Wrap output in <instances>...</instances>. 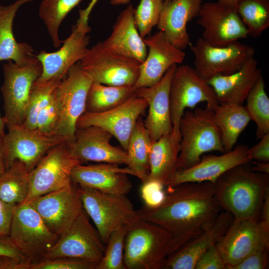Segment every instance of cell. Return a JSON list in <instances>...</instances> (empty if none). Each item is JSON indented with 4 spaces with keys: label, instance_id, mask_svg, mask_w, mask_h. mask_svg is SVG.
<instances>
[{
    "label": "cell",
    "instance_id": "cell-21",
    "mask_svg": "<svg viewBox=\"0 0 269 269\" xmlns=\"http://www.w3.org/2000/svg\"><path fill=\"white\" fill-rule=\"evenodd\" d=\"M143 40L147 53L140 64L135 89L156 84L172 66L181 64L186 56L183 50L174 46L159 30Z\"/></svg>",
    "mask_w": 269,
    "mask_h": 269
},
{
    "label": "cell",
    "instance_id": "cell-52",
    "mask_svg": "<svg viewBox=\"0 0 269 269\" xmlns=\"http://www.w3.org/2000/svg\"><path fill=\"white\" fill-rule=\"evenodd\" d=\"M252 169L257 172L269 174V162L252 160Z\"/></svg>",
    "mask_w": 269,
    "mask_h": 269
},
{
    "label": "cell",
    "instance_id": "cell-50",
    "mask_svg": "<svg viewBox=\"0 0 269 269\" xmlns=\"http://www.w3.org/2000/svg\"><path fill=\"white\" fill-rule=\"evenodd\" d=\"M99 0H91L88 6L84 9L79 11V17L77 21L88 22L89 15L92 9ZM130 0H112L111 3L113 4H124L130 2Z\"/></svg>",
    "mask_w": 269,
    "mask_h": 269
},
{
    "label": "cell",
    "instance_id": "cell-23",
    "mask_svg": "<svg viewBox=\"0 0 269 269\" xmlns=\"http://www.w3.org/2000/svg\"><path fill=\"white\" fill-rule=\"evenodd\" d=\"M177 66H172L156 84L135 89V94L144 99L147 103L148 114L143 123L152 142L173 131L169 93Z\"/></svg>",
    "mask_w": 269,
    "mask_h": 269
},
{
    "label": "cell",
    "instance_id": "cell-12",
    "mask_svg": "<svg viewBox=\"0 0 269 269\" xmlns=\"http://www.w3.org/2000/svg\"><path fill=\"white\" fill-rule=\"evenodd\" d=\"M189 47L194 57V68L205 80L217 75H229L236 72L255 53L253 47L239 40L218 47L209 44L201 37Z\"/></svg>",
    "mask_w": 269,
    "mask_h": 269
},
{
    "label": "cell",
    "instance_id": "cell-13",
    "mask_svg": "<svg viewBox=\"0 0 269 269\" xmlns=\"http://www.w3.org/2000/svg\"><path fill=\"white\" fill-rule=\"evenodd\" d=\"M227 269L262 249L269 248V230L259 219H234L216 243Z\"/></svg>",
    "mask_w": 269,
    "mask_h": 269
},
{
    "label": "cell",
    "instance_id": "cell-25",
    "mask_svg": "<svg viewBox=\"0 0 269 269\" xmlns=\"http://www.w3.org/2000/svg\"><path fill=\"white\" fill-rule=\"evenodd\" d=\"M233 220L229 212L222 210L201 234L189 240L166 259L162 269H194L200 257L216 244Z\"/></svg>",
    "mask_w": 269,
    "mask_h": 269
},
{
    "label": "cell",
    "instance_id": "cell-10",
    "mask_svg": "<svg viewBox=\"0 0 269 269\" xmlns=\"http://www.w3.org/2000/svg\"><path fill=\"white\" fill-rule=\"evenodd\" d=\"M80 62L92 82L117 86H134L140 64L108 49L101 41L88 48Z\"/></svg>",
    "mask_w": 269,
    "mask_h": 269
},
{
    "label": "cell",
    "instance_id": "cell-36",
    "mask_svg": "<svg viewBox=\"0 0 269 269\" xmlns=\"http://www.w3.org/2000/svg\"><path fill=\"white\" fill-rule=\"evenodd\" d=\"M245 108L251 120L257 125L256 136L261 138L269 133V98L265 91V84L262 75L250 91Z\"/></svg>",
    "mask_w": 269,
    "mask_h": 269
},
{
    "label": "cell",
    "instance_id": "cell-28",
    "mask_svg": "<svg viewBox=\"0 0 269 269\" xmlns=\"http://www.w3.org/2000/svg\"><path fill=\"white\" fill-rule=\"evenodd\" d=\"M134 9L130 4L120 13L111 34L103 42L108 49L141 64L146 58L147 48L135 23Z\"/></svg>",
    "mask_w": 269,
    "mask_h": 269
},
{
    "label": "cell",
    "instance_id": "cell-16",
    "mask_svg": "<svg viewBox=\"0 0 269 269\" xmlns=\"http://www.w3.org/2000/svg\"><path fill=\"white\" fill-rule=\"evenodd\" d=\"M147 108L145 100L135 93L111 110L97 113L85 112L78 119L76 127H99L110 133L126 150L134 128Z\"/></svg>",
    "mask_w": 269,
    "mask_h": 269
},
{
    "label": "cell",
    "instance_id": "cell-33",
    "mask_svg": "<svg viewBox=\"0 0 269 269\" xmlns=\"http://www.w3.org/2000/svg\"><path fill=\"white\" fill-rule=\"evenodd\" d=\"M135 93L134 86H117L92 82L87 96L85 112L101 113L124 103Z\"/></svg>",
    "mask_w": 269,
    "mask_h": 269
},
{
    "label": "cell",
    "instance_id": "cell-47",
    "mask_svg": "<svg viewBox=\"0 0 269 269\" xmlns=\"http://www.w3.org/2000/svg\"><path fill=\"white\" fill-rule=\"evenodd\" d=\"M0 256L12 258L23 263L32 264L18 250L8 236H0Z\"/></svg>",
    "mask_w": 269,
    "mask_h": 269
},
{
    "label": "cell",
    "instance_id": "cell-17",
    "mask_svg": "<svg viewBox=\"0 0 269 269\" xmlns=\"http://www.w3.org/2000/svg\"><path fill=\"white\" fill-rule=\"evenodd\" d=\"M29 203L49 230L59 237L69 229L83 210L77 186L73 182L40 196Z\"/></svg>",
    "mask_w": 269,
    "mask_h": 269
},
{
    "label": "cell",
    "instance_id": "cell-43",
    "mask_svg": "<svg viewBox=\"0 0 269 269\" xmlns=\"http://www.w3.org/2000/svg\"><path fill=\"white\" fill-rule=\"evenodd\" d=\"M142 183L140 193L144 206L153 208L160 205L166 196L164 190L165 186L152 180H147Z\"/></svg>",
    "mask_w": 269,
    "mask_h": 269
},
{
    "label": "cell",
    "instance_id": "cell-51",
    "mask_svg": "<svg viewBox=\"0 0 269 269\" xmlns=\"http://www.w3.org/2000/svg\"><path fill=\"white\" fill-rule=\"evenodd\" d=\"M260 216V222L266 228L269 230V190L265 195Z\"/></svg>",
    "mask_w": 269,
    "mask_h": 269
},
{
    "label": "cell",
    "instance_id": "cell-1",
    "mask_svg": "<svg viewBox=\"0 0 269 269\" xmlns=\"http://www.w3.org/2000/svg\"><path fill=\"white\" fill-rule=\"evenodd\" d=\"M163 202L155 208L145 206L142 217L167 230L173 236L174 251L201 234L223 210L214 182H188L168 188Z\"/></svg>",
    "mask_w": 269,
    "mask_h": 269
},
{
    "label": "cell",
    "instance_id": "cell-11",
    "mask_svg": "<svg viewBox=\"0 0 269 269\" xmlns=\"http://www.w3.org/2000/svg\"><path fill=\"white\" fill-rule=\"evenodd\" d=\"M82 164L71 153L68 141L51 148L29 173V190L23 203L72 184L71 173Z\"/></svg>",
    "mask_w": 269,
    "mask_h": 269
},
{
    "label": "cell",
    "instance_id": "cell-41",
    "mask_svg": "<svg viewBox=\"0 0 269 269\" xmlns=\"http://www.w3.org/2000/svg\"><path fill=\"white\" fill-rule=\"evenodd\" d=\"M98 265L91 261L60 257L31 264L30 269H96Z\"/></svg>",
    "mask_w": 269,
    "mask_h": 269
},
{
    "label": "cell",
    "instance_id": "cell-2",
    "mask_svg": "<svg viewBox=\"0 0 269 269\" xmlns=\"http://www.w3.org/2000/svg\"><path fill=\"white\" fill-rule=\"evenodd\" d=\"M247 164L229 170L214 182L219 204L234 219H258L269 190V174L256 172Z\"/></svg>",
    "mask_w": 269,
    "mask_h": 269
},
{
    "label": "cell",
    "instance_id": "cell-56",
    "mask_svg": "<svg viewBox=\"0 0 269 269\" xmlns=\"http://www.w3.org/2000/svg\"><path fill=\"white\" fill-rule=\"evenodd\" d=\"M164 1H166V0H163Z\"/></svg>",
    "mask_w": 269,
    "mask_h": 269
},
{
    "label": "cell",
    "instance_id": "cell-37",
    "mask_svg": "<svg viewBox=\"0 0 269 269\" xmlns=\"http://www.w3.org/2000/svg\"><path fill=\"white\" fill-rule=\"evenodd\" d=\"M82 0H42L39 15L43 21L53 46L59 47L63 43L59 36V28L71 10Z\"/></svg>",
    "mask_w": 269,
    "mask_h": 269
},
{
    "label": "cell",
    "instance_id": "cell-4",
    "mask_svg": "<svg viewBox=\"0 0 269 269\" xmlns=\"http://www.w3.org/2000/svg\"><path fill=\"white\" fill-rule=\"evenodd\" d=\"M179 134L180 149L176 170L192 166L207 152L225 153L213 111L206 107L186 110L180 121Z\"/></svg>",
    "mask_w": 269,
    "mask_h": 269
},
{
    "label": "cell",
    "instance_id": "cell-26",
    "mask_svg": "<svg viewBox=\"0 0 269 269\" xmlns=\"http://www.w3.org/2000/svg\"><path fill=\"white\" fill-rule=\"evenodd\" d=\"M202 0L164 1L157 24L167 39L175 47L184 50L191 44L187 25L197 17Z\"/></svg>",
    "mask_w": 269,
    "mask_h": 269
},
{
    "label": "cell",
    "instance_id": "cell-29",
    "mask_svg": "<svg viewBox=\"0 0 269 269\" xmlns=\"http://www.w3.org/2000/svg\"><path fill=\"white\" fill-rule=\"evenodd\" d=\"M32 0H17L6 6L0 5V62L10 60L22 65L34 55L29 44L16 41L12 30L17 11L23 4Z\"/></svg>",
    "mask_w": 269,
    "mask_h": 269
},
{
    "label": "cell",
    "instance_id": "cell-3",
    "mask_svg": "<svg viewBox=\"0 0 269 269\" xmlns=\"http://www.w3.org/2000/svg\"><path fill=\"white\" fill-rule=\"evenodd\" d=\"M174 250L173 235L144 219L140 212L128 226L124 246L126 269H162Z\"/></svg>",
    "mask_w": 269,
    "mask_h": 269
},
{
    "label": "cell",
    "instance_id": "cell-22",
    "mask_svg": "<svg viewBox=\"0 0 269 269\" xmlns=\"http://www.w3.org/2000/svg\"><path fill=\"white\" fill-rule=\"evenodd\" d=\"M249 147L239 145L220 155H203L200 161L186 169L176 170L165 186L173 187L188 182H215L229 170L250 162L247 154Z\"/></svg>",
    "mask_w": 269,
    "mask_h": 269
},
{
    "label": "cell",
    "instance_id": "cell-34",
    "mask_svg": "<svg viewBox=\"0 0 269 269\" xmlns=\"http://www.w3.org/2000/svg\"><path fill=\"white\" fill-rule=\"evenodd\" d=\"M29 173L23 163L14 161L0 178V199L13 205L24 203L29 190Z\"/></svg>",
    "mask_w": 269,
    "mask_h": 269
},
{
    "label": "cell",
    "instance_id": "cell-6",
    "mask_svg": "<svg viewBox=\"0 0 269 269\" xmlns=\"http://www.w3.org/2000/svg\"><path fill=\"white\" fill-rule=\"evenodd\" d=\"M92 83L80 61L74 64L59 82L54 91L58 111V121L54 135L71 141L77 123L85 113L89 88Z\"/></svg>",
    "mask_w": 269,
    "mask_h": 269
},
{
    "label": "cell",
    "instance_id": "cell-31",
    "mask_svg": "<svg viewBox=\"0 0 269 269\" xmlns=\"http://www.w3.org/2000/svg\"><path fill=\"white\" fill-rule=\"evenodd\" d=\"M215 122L221 134L224 152L234 147L239 136L251 120L241 104H219L213 111Z\"/></svg>",
    "mask_w": 269,
    "mask_h": 269
},
{
    "label": "cell",
    "instance_id": "cell-19",
    "mask_svg": "<svg viewBox=\"0 0 269 269\" xmlns=\"http://www.w3.org/2000/svg\"><path fill=\"white\" fill-rule=\"evenodd\" d=\"M91 31L88 22L77 21L72 32L63 41L57 51H41L36 56L42 65V73L37 81H60L69 70L84 56L88 48Z\"/></svg>",
    "mask_w": 269,
    "mask_h": 269
},
{
    "label": "cell",
    "instance_id": "cell-54",
    "mask_svg": "<svg viewBox=\"0 0 269 269\" xmlns=\"http://www.w3.org/2000/svg\"><path fill=\"white\" fill-rule=\"evenodd\" d=\"M219 2L229 5L235 8L237 0H218Z\"/></svg>",
    "mask_w": 269,
    "mask_h": 269
},
{
    "label": "cell",
    "instance_id": "cell-35",
    "mask_svg": "<svg viewBox=\"0 0 269 269\" xmlns=\"http://www.w3.org/2000/svg\"><path fill=\"white\" fill-rule=\"evenodd\" d=\"M235 9L248 36L259 37L269 27V0H237Z\"/></svg>",
    "mask_w": 269,
    "mask_h": 269
},
{
    "label": "cell",
    "instance_id": "cell-46",
    "mask_svg": "<svg viewBox=\"0 0 269 269\" xmlns=\"http://www.w3.org/2000/svg\"><path fill=\"white\" fill-rule=\"evenodd\" d=\"M247 154L250 161L269 162V133L260 138V141L257 144L249 148Z\"/></svg>",
    "mask_w": 269,
    "mask_h": 269
},
{
    "label": "cell",
    "instance_id": "cell-18",
    "mask_svg": "<svg viewBox=\"0 0 269 269\" xmlns=\"http://www.w3.org/2000/svg\"><path fill=\"white\" fill-rule=\"evenodd\" d=\"M198 24L203 29L202 38L209 44L227 46L248 36L235 8L219 1L201 5Z\"/></svg>",
    "mask_w": 269,
    "mask_h": 269
},
{
    "label": "cell",
    "instance_id": "cell-32",
    "mask_svg": "<svg viewBox=\"0 0 269 269\" xmlns=\"http://www.w3.org/2000/svg\"><path fill=\"white\" fill-rule=\"evenodd\" d=\"M152 141L149 134L140 119L137 121L130 138L126 149V165L142 182L149 172V155Z\"/></svg>",
    "mask_w": 269,
    "mask_h": 269
},
{
    "label": "cell",
    "instance_id": "cell-42",
    "mask_svg": "<svg viewBox=\"0 0 269 269\" xmlns=\"http://www.w3.org/2000/svg\"><path fill=\"white\" fill-rule=\"evenodd\" d=\"M58 121V111L53 92L49 102L38 114L36 130L42 134L54 135Z\"/></svg>",
    "mask_w": 269,
    "mask_h": 269
},
{
    "label": "cell",
    "instance_id": "cell-24",
    "mask_svg": "<svg viewBox=\"0 0 269 269\" xmlns=\"http://www.w3.org/2000/svg\"><path fill=\"white\" fill-rule=\"evenodd\" d=\"M128 175L134 176L128 167L107 163L84 165L79 164L73 169L71 180L75 184L101 192L127 195L132 188Z\"/></svg>",
    "mask_w": 269,
    "mask_h": 269
},
{
    "label": "cell",
    "instance_id": "cell-14",
    "mask_svg": "<svg viewBox=\"0 0 269 269\" xmlns=\"http://www.w3.org/2000/svg\"><path fill=\"white\" fill-rule=\"evenodd\" d=\"M7 131L2 139L7 168L15 161L23 163L30 172L52 147L65 139L30 130L21 125L6 126Z\"/></svg>",
    "mask_w": 269,
    "mask_h": 269
},
{
    "label": "cell",
    "instance_id": "cell-38",
    "mask_svg": "<svg viewBox=\"0 0 269 269\" xmlns=\"http://www.w3.org/2000/svg\"><path fill=\"white\" fill-rule=\"evenodd\" d=\"M60 81L40 82L36 80L35 82L30 93L25 119L21 125L28 129L36 130L38 114L49 102Z\"/></svg>",
    "mask_w": 269,
    "mask_h": 269
},
{
    "label": "cell",
    "instance_id": "cell-30",
    "mask_svg": "<svg viewBox=\"0 0 269 269\" xmlns=\"http://www.w3.org/2000/svg\"><path fill=\"white\" fill-rule=\"evenodd\" d=\"M180 145V137L172 133L152 142L149 155V172L146 180L157 181L165 186L176 171Z\"/></svg>",
    "mask_w": 269,
    "mask_h": 269
},
{
    "label": "cell",
    "instance_id": "cell-7",
    "mask_svg": "<svg viewBox=\"0 0 269 269\" xmlns=\"http://www.w3.org/2000/svg\"><path fill=\"white\" fill-rule=\"evenodd\" d=\"M8 236L32 264L45 259L59 238L49 230L29 203L15 206Z\"/></svg>",
    "mask_w": 269,
    "mask_h": 269
},
{
    "label": "cell",
    "instance_id": "cell-39",
    "mask_svg": "<svg viewBox=\"0 0 269 269\" xmlns=\"http://www.w3.org/2000/svg\"><path fill=\"white\" fill-rule=\"evenodd\" d=\"M128 226L123 225L110 235L105 245L104 255L96 269H126L124 263V246Z\"/></svg>",
    "mask_w": 269,
    "mask_h": 269
},
{
    "label": "cell",
    "instance_id": "cell-53",
    "mask_svg": "<svg viewBox=\"0 0 269 269\" xmlns=\"http://www.w3.org/2000/svg\"><path fill=\"white\" fill-rule=\"evenodd\" d=\"M3 136H0V178L7 169L5 158L3 149Z\"/></svg>",
    "mask_w": 269,
    "mask_h": 269
},
{
    "label": "cell",
    "instance_id": "cell-45",
    "mask_svg": "<svg viewBox=\"0 0 269 269\" xmlns=\"http://www.w3.org/2000/svg\"><path fill=\"white\" fill-rule=\"evenodd\" d=\"M269 248L262 249L249 255L231 269H265L268 267Z\"/></svg>",
    "mask_w": 269,
    "mask_h": 269
},
{
    "label": "cell",
    "instance_id": "cell-8",
    "mask_svg": "<svg viewBox=\"0 0 269 269\" xmlns=\"http://www.w3.org/2000/svg\"><path fill=\"white\" fill-rule=\"evenodd\" d=\"M41 73V64L35 55L22 65L10 60L3 64L0 91L5 126L23 124L33 84Z\"/></svg>",
    "mask_w": 269,
    "mask_h": 269
},
{
    "label": "cell",
    "instance_id": "cell-49",
    "mask_svg": "<svg viewBox=\"0 0 269 269\" xmlns=\"http://www.w3.org/2000/svg\"><path fill=\"white\" fill-rule=\"evenodd\" d=\"M31 264L12 258L0 256V269H30Z\"/></svg>",
    "mask_w": 269,
    "mask_h": 269
},
{
    "label": "cell",
    "instance_id": "cell-48",
    "mask_svg": "<svg viewBox=\"0 0 269 269\" xmlns=\"http://www.w3.org/2000/svg\"><path fill=\"white\" fill-rule=\"evenodd\" d=\"M15 205L0 199V236H8Z\"/></svg>",
    "mask_w": 269,
    "mask_h": 269
},
{
    "label": "cell",
    "instance_id": "cell-5",
    "mask_svg": "<svg viewBox=\"0 0 269 269\" xmlns=\"http://www.w3.org/2000/svg\"><path fill=\"white\" fill-rule=\"evenodd\" d=\"M77 186L83 209L93 221L105 245L113 231L123 225H129L140 215L127 195L109 194Z\"/></svg>",
    "mask_w": 269,
    "mask_h": 269
},
{
    "label": "cell",
    "instance_id": "cell-15",
    "mask_svg": "<svg viewBox=\"0 0 269 269\" xmlns=\"http://www.w3.org/2000/svg\"><path fill=\"white\" fill-rule=\"evenodd\" d=\"M105 247L83 209L69 229L59 237L46 259L66 257L99 264L104 255Z\"/></svg>",
    "mask_w": 269,
    "mask_h": 269
},
{
    "label": "cell",
    "instance_id": "cell-55",
    "mask_svg": "<svg viewBox=\"0 0 269 269\" xmlns=\"http://www.w3.org/2000/svg\"><path fill=\"white\" fill-rule=\"evenodd\" d=\"M5 127L6 126L3 117H1L0 114V136H3L5 134L4 130Z\"/></svg>",
    "mask_w": 269,
    "mask_h": 269
},
{
    "label": "cell",
    "instance_id": "cell-9",
    "mask_svg": "<svg viewBox=\"0 0 269 269\" xmlns=\"http://www.w3.org/2000/svg\"><path fill=\"white\" fill-rule=\"evenodd\" d=\"M172 134L180 137L179 124L185 111L193 109L199 103L214 111L219 104L215 93L206 80L189 65L177 66L171 82L169 93Z\"/></svg>",
    "mask_w": 269,
    "mask_h": 269
},
{
    "label": "cell",
    "instance_id": "cell-20",
    "mask_svg": "<svg viewBox=\"0 0 269 269\" xmlns=\"http://www.w3.org/2000/svg\"><path fill=\"white\" fill-rule=\"evenodd\" d=\"M112 137L99 127L77 128L74 138L68 144L72 155L82 164L93 161L126 164V151L113 145L110 142Z\"/></svg>",
    "mask_w": 269,
    "mask_h": 269
},
{
    "label": "cell",
    "instance_id": "cell-44",
    "mask_svg": "<svg viewBox=\"0 0 269 269\" xmlns=\"http://www.w3.org/2000/svg\"><path fill=\"white\" fill-rule=\"evenodd\" d=\"M194 269H227L216 244L210 247L200 257Z\"/></svg>",
    "mask_w": 269,
    "mask_h": 269
},
{
    "label": "cell",
    "instance_id": "cell-27",
    "mask_svg": "<svg viewBox=\"0 0 269 269\" xmlns=\"http://www.w3.org/2000/svg\"><path fill=\"white\" fill-rule=\"evenodd\" d=\"M261 75L257 60L253 57L236 72L217 75L206 81L213 89L219 104L242 105Z\"/></svg>",
    "mask_w": 269,
    "mask_h": 269
},
{
    "label": "cell",
    "instance_id": "cell-40",
    "mask_svg": "<svg viewBox=\"0 0 269 269\" xmlns=\"http://www.w3.org/2000/svg\"><path fill=\"white\" fill-rule=\"evenodd\" d=\"M163 0H140L134 9V18L137 30L143 39L157 25Z\"/></svg>",
    "mask_w": 269,
    "mask_h": 269
}]
</instances>
